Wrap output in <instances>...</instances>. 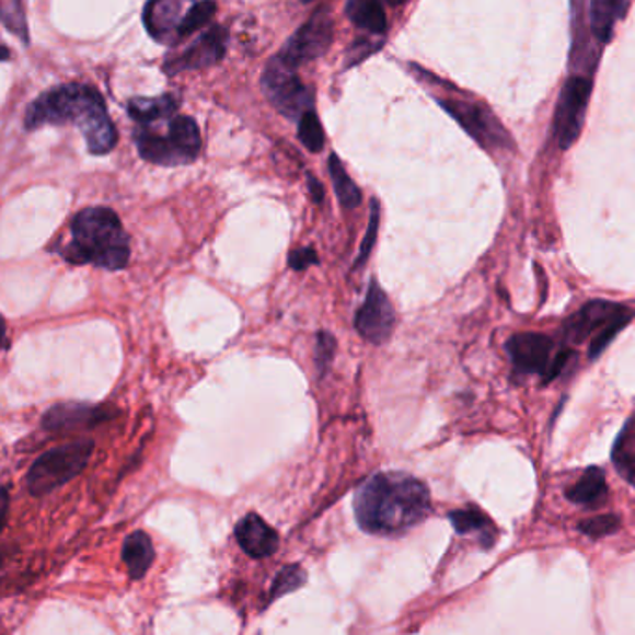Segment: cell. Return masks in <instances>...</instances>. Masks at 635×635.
Returning a JSON list of instances; mask_svg holds the SVG:
<instances>
[{"label":"cell","mask_w":635,"mask_h":635,"mask_svg":"<svg viewBox=\"0 0 635 635\" xmlns=\"http://www.w3.org/2000/svg\"><path fill=\"white\" fill-rule=\"evenodd\" d=\"M288 263H290V268L301 272V269L309 268L311 264H318V255L311 247H305V250H298L290 253Z\"/></svg>","instance_id":"32"},{"label":"cell","mask_w":635,"mask_h":635,"mask_svg":"<svg viewBox=\"0 0 635 635\" xmlns=\"http://www.w3.org/2000/svg\"><path fill=\"white\" fill-rule=\"evenodd\" d=\"M333 18L330 8L322 7L314 12L305 25H301L298 32L288 39L287 45L279 53L288 68L298 69L307 61L316 60L330 49L333 42Z\"/></svg>","instance_id":"7"},{"label":"cell","mask_w":635,"mask_h":635,"mask_svg":"<svg viewBox=\"0 0 635 635\" xmlns=\"http://www.w3.org/2000/svg\"><path fill=\"white\" fill-rule=\"evenodd\" d=\"M634 312L615 303V301L594 300L581 307L580 311L568 318L563 325V336L568 344L586 343L587 338L602 333L608 325L617 322L619 318L628 316Z\"/></svg>","instance_id":"11"},{"label":"cell","mask_w":635,"mask_h":635,"mask_svg":"<svg viewBox=\"0 0 635 635\" xmlns=\"http://www.w3.org/2000/svg\"><path fill=\"white\" fill-rule=\"evenodd\" d=\"M184 0H149L143 23L149 34L159 42H170L177 37V28L183 21Z\"/></svg>","instance_id":"16"},{"label":"cell","mask_w":635,"mask_h":635,"mask_svg":"<svg viewBox=\"0 0 635 635\" xmlns=\"http://www.w3.org/2000/svg\"><path fill=\"white\" fill-rule=\"evenodd\" d=\"M330 173L333 184H335L336 197L340 199L344 207H359L362 201L361 189L354 183V178L349 177L348 172L344 170L343 162L335 153L330 157Z\"/></svg>","instance_id":"24"},{"label":"cell","mask_w":635,"mask_h":635,"mask_svg":"<svg viewBox=\"0 0 635 635\" xmlns=\"http://www.w3.org/2000/svg\"><path fill=\"white\" fill-rule=\"evenodd\" d=\"M335 336L327 331H320L316 336V367L320 373H324L335 357Z\"/></svg>","instance_id":"31"},{"label":"cell","mask_w":635,"mask_h":635,"mask_svg":"<svg viewBox=\"0 0 635 635\" xmlns=\"http://www.w3.org/2000/svg\"><path fill=\"white\" fill-rule=\"evenodd\" d=\"M71 240L58 253L71 264L117 272L129 264L130 239L119 216L106 207L80 210L71 221Z\"/></svg>","instance_id":"3"},{"label":"cell","mask_w":635,"mask_h":635,"mask_svg":"<svg viewBox=\"0 0 635 635\" xmlns=\"http://www.w3.org/2000/svg\"><path fill=\"white\" fill-rule=\"evenodd\" d=\"M567 498L580 506H600L608 498L604 471L599 466H589L580 480L567 490Z\"/></svg>","instance_id":"17"},{"label":"cell","mask_w":635,"mask_h":635,"mask_svg":"<svg viewBox=\"0 0 635 635\" xmlns=\"http://www.w3.org/2000/svg\"><path fill=\"white\" fill-rule=\"evenodd\" d=\"M396 325V311L385 290L373 279L368 288L367 300L355 316V327L368 343L385 344Z\"/></svg>","instance_id":"10"},{"label":"cell","mask_w":635,"mask_h":635,"mask_svg":"<svg viewBox=\"0 0 635 635\" xmlns=\"http://www.w3.org/2000/svg\"><path fill=\"white\" fill-rule=\"evenodd\" d=\"M507 354L511 357L515 370L520 373H539L546 376L554 361L552 351L554 343L543 333H519L506 344Z\"/></svg>","instance_id":"12"},{"label":"cell","mask_w":635,"mask_h":635,"mask_svg":"<svg viewBox=\"0 0 635 635\" xmlns=\"http://www.w3.org/2000/svg\"><path fill=\"white\" fill-rule=\"evenodd\" d=\"M261 84L275 111L288 119H300L307 112L314 111L311 90L298 79L296 69L288 68L279 56L269 60Z\"/></svg>","instance_id":"6"},{"label":"cell","mask_w":635,"mask_h":635,"mask_svg":"<svg viewBox=\"0 0 635 635\" xmlns=\"http://www.w3.org/2000/svg\"><path fill=\"white\" fill-rule=\"evenodd\" d=\"M379 49L372 42H368V39H362V42H355L354 49L349 50V58H354V60L349 61L348 66H354L355 61L365 60L370 53L373 50Z\"/></svg>","instance_id":"33"},{"label":"cell","mask_w":635,"mask_h":635,"mask_svg":"<svg viewBox=\"0 0 635 635\" xmlns=\"http://www.w3.org/2000/svg\"><path fill=\"white\" fill-rule=\"evenodd\" d=\"M8 509H10V496L7 489H0V532L7 524Z\"/></svg>","instance_id":"35"},{"label":"cell","mask_w":635,"mask_h":635,"mask_svg":"<svg viewBox=\"0 0 635 635\" xmlns=\"http://www.w3.org/2000/svg\"><path fill=\"white\" fill-rule=\"evenodd\" d=\"M354 509L365 532L396 535L428 517L431 495L418 477L405 472H379L357 489Z\"/></svg>","instance_id":"1"},{"label":"cell","mask_w":635,"mask_h":635,"mask_svg":"<svg viewBox=\"0 0 635 635\" xmlns=\"http://www.w3.org/2000/svg\"><path fill=\"white\" fill-rule=\"evenodd\" d=\"M303 2H311V0H303Z\"/></svg>","instance_id":"39"},{"label":"cell","mask_w":635,"mask_h":635,"mask_svg":"<svg viewBox=\"0 0 635 635\" xmlns=\"http://www.w3.org/2000/svg\"><path fill=\"white\" fill-rule=\"evenodd\" d=\"M298 136H300L301 143H303L311 153H320V151L324 149V129H322V123L318 119L316 112L309 111L300 117Z\"/></svg>","instance_id":"27"},{"label":"cell","mask_w":635,"mask_h":635,"mask_svg":"<svg viewBox=\"0 0 635 635\" xmlns=\"http://www.w3.org/2000/svg\"><path fill=\"white\" fill-rule=\"evenodd\" d=\"M154 559L153 543L143 532H135L123 544V562L127 563L130 578L140 580Z\"/></svg>","instance_id":"19"},{"label":"cell","mask_w":635,"mask_h":635,"mask_svg":"<svg viewBox=\"0 0 635 635\" xmlns=\"http://www.w3.org/2000/svg\"><path fill=\"white\" fill-rule=\"evenodd\" d=\"M448 519L452 522L455 532L461 535H469V533H477L480 541H482L485 549H489L495 543L496 528L490 522L489 517L476 509V507H469V509H458L448 515Z\"/></svg>","instance_id":"18"},{"label":"cell","mask_w":635,"mask_h":635,"mask_svg":"<svg viewBox=\"0 0 635 635\" xmlns=\"http://www.w3.org/2000/svg\"><path fill=\"white\" fill-rule=\"evenodd\" d=\"M589 97H591L589 80L584 77H573L565 82L562 97L557 103L556 119H554L557 143L562 149H568L580 138Z\"/></svg>","instance_id":"9"},{"label":"cell","mask_w":635,"mask_h":635,"mask_svg":"<svg viewBox=\"0 0 635 635\" xmlns=\"http://www.w3.org/2000/svg\"><path fill=\"white\" fill-rule=\"evenodd\" d=\"M177 101L172 95L160 97H136L129 103V116L143 127L160 119H168L177 112Z\"/></svg>","instance_id":"21"},{"label":"cell","mask_w":635,"mask_h":635,"mask_svg":"<svg viewBox=\"0 0 635 635\" xmlns=\"http://www.w3.org/2000/svg\"><path fill=\"white\" fill-rule=\"evenodd\" d=\"M216 2L215 0H201L194 7L189 8L188 12L184 13L183 21L177 28V39L188 37L194 32L201 31L203 26L210 23V19L215 18Z\"/></svg>","instance_id":"26"},{"label":"cell","mask_w":635,"mask_h":635,"mask_svg":"<svg viewBox=\"0 0 635 635\" xmlns=\"http://www.w3.org/2000/svg\"><path fill=\"white\" fill-rule=\"evenodd\" d=\"M7 346V322H4V318L0 316V349H4Z\"/></svg>","instance_id":"36"},{"label":"cell","mask_w":635,"mask_h":635,"mask_svg":"<svg viewBox=\"0 0 635 635\" xmlns=\"http://www.w3.org/2000/svg\"><path fill=\"white\" fill-rule=\"evenodd\" d=\"M10 60V50L4 47V45H0V61H8Z\"/></svg>","instance_id":"37"},{"label":"cell","mask_w":635,"mask_h":635,"mask_svg":"<svg viewBox=\"0 0 635 635\" xmlns=\"http://www.w3.org/2000/svg\"><path fill=\"white\" fill-rule=\"evenodd\" d=\"M346 15L355 26L376 36L386 31V15L381 0H348Z\"/></svg>","instance_id":"20"},{"label":"cell","mask_w":635,"mask_h":635,"mask_svg":"<svg viewBox=\"0 0 635 635\" xmlns=\"http://www.w3.org/2000/svg\"><path fill=\"white\" fill-rule=\"evenodd\" d=\"M305 580L307 573L300 565H290V567L282 568L281 573L275 578L269 600L281 599L282 594L300 589L305 584Z\"/></svg>","instance_id":"28"},{"label":"cell","mask_w":635,"mask_h":635,"mask_svg":"<svg viewBox=\"0 0 635 635\" xmlns=\"http://www.w3.org/2000/svg\"><path fill=\"white\" fill-rule=\"evenodd\" d=\"M389 2H391V4H402L405 0H389Z\"/></svg>","instance_id":"38"},{"label":"cell","mask_w":635,"mask_h":635,"mask_svg":"<svg viewBox=\"0 0 635 635\" xmlns=\"http://www.w3.org/2000/svg\"><path fill=\"white\" fill-rule=\"evenodd\" d=\"M73 123L86 140L92 154L111 153L117 130L106 111L103 95L88 84H64L42 93L26 108L25 127L36 130L45 125Z\"/></svg>","instance_id":"2"},{"label":"cell","mask_w":635,"mask_h":635,"mask_svg":"<svg viewBox=\"0 0 635 635\" xmlns=\"http://www.w3.org/2000/svg\"><path fill=\"white\" fill-rule=\"evenodd\" d=\"M611 461L619 474L635 487V416L626 422L623 431L619 434L611 452Z\"/></svg>","instance_id":"22"},{"label":"cell","mask_w":635,"mask_h":635,"mask_svg":"<svg viewBox=\"0 0 635 635\" xmlns=\"http://www.w3.org/2000/svg\"><path fill=\"white\" fill-rule=\"evenodd\" d=\"M0 21L7 25L8 31L23 42V45H28L31 34H28L25 8L21 0H0Z\"/></svg>","instance_id":"25"},{"label":"cell","mask_w":635,"mask_h":635,"mask_svg":"<svg viewBox=\"0 0 635 635\" xmlns=\"http://www.w3.org/2000/svg\"><path fill=\"white\" fill-rule=\"evenodd\" d=\"M92 452L93 440L88 439L73 440L64 447L49 450L32 464L26 476V487L34 496L49 495L79 476L86 469Z\"/></svg>","instance_id":"5"},{"label":"cell","mask_w":635,"mask_h":635,"mask_svg":"<svg viewBox=\"0 0 635 635\" xmlns=\"http://www.w3.org/2000/svg\"><path fill=\"white\" fill-rule=\"evenodd\" d=\"M626 0H591V31L599 42H608L613 26L623 18Z\"/></svg>","instance_id":"23"},{"label":"cell","mask_w":635,"mask_h":635,"mask_svg":"<svg viewBox=\"0 0 635 635\" xmlns=\"http://www.w3.org/2000/svg\"><path fill=\"white\" fill-rule=\"evenodd\" d=\"M135 141L141 159L165 168L192 164L201 151L199 127L188 116L172 117L168 125V135H159L147 127L138 129Z\"/></svg>","instance_id":"4"},{"label":"cell","mask_w":635,"mask_h":635,"mask_svg":"<svg viewBox=\"0 0 635 635\" xmlns=\"http://www.w3.org/2000/svg\"><path fill=\"white\" fill-rule=\"evenodd\" d=\"M106 418V407L88 404H60L47 411L44 428L47 431H71V429L93 428Z\"/></svg>","instance_id":"15"},{"label":"cell","mask_w":635,"mask_h":635,"mask_svg":"<svg viewBox=\"0 0 635 635\" xmlns=\"http://www.w3.org/2000/svg\"><path fill=\"white\" fill-rule=\"evenodd\" d=\"M619 526L621 522L615 515H602V517H594V519L581 522L580 530L581 533H586L587 538L600 539L617 532Z\"/></svg>","instance_id":"29"},{"label":"cell","mask_w":635,"mask_h":635,"mask_svg":"<svg viewBox=\"0 0 635 635\" xmlns=\"http://www.w3.org/2000/svg\"><path fill=\"white\" fill-rule=\"evenodd\" d=\"M227 42H229V34H227L226 28L215 26L189 45L188 49L183 50L173 60H168L165 71L168 74H175L181 73V71L210 68L226 55Z\"/></svg>","instance_id":"13"},{"label":"cell","mask_w":635,"mask_h":635,"mask_svg":"<svg viewBox=\"0 0 635 635\" xmlns=\"http://www.w3.org/2000/svg\"><path fill=\"white\" fill-rule=\"evenodd\" d=\"M378 227L379 203L378 199H372V203H370V223H368L367 236L362 240L361 251H359V257H357L355 266H361V264L367 263L368 255H370V251H372L373 244H376V239H378Z\"/></svg>","instance_id":"30"},{"label":"cell","mask_w":635,"mask_h":635,"mask_svg":"<svg viewBox=\"0 0 635 635\" xmlns=\"http://www.w3.org/2000/svg\"><path fill=\"white\" fill-rule=\"evenodd\" d=\"M440 106L485 149H509L513 146L500 122L483 104L458 99H440Z\"/></svg>","instance_id":"8"},{"label":"cell","mask_w":635,"mask_h":635,"mask_svg":"<svg viewBox=\"0 0 635 635\" xmlns=\"http://www.w3.org/2000/svg\"><path fill=\"white\" fill-rule=\"evenodd\" d=\"M307 183H309V189H311V196L312 199H314V203L324 201L325 189L324 186H322V183L312 177V175H307Z\"/></svg>","instance_id":"34"},{"label":"cell","mask_w":635,"mask_h":635,"mask_svg":"<svg viewBox=\"0 0 635 635\" xmlns=\"http://www.w3.org/2000/svg\"><path fill=\"white\" fill-rule=\"evenodd\" d=\"M236 539L245 554L255 559L272 556L279 546V535L274 528L258 515L250 513L236 526Z\"/></svg>","instance_id":"14"}]
</instances>
